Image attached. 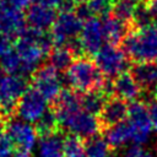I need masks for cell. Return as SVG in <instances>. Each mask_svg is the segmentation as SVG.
<instances>
[{
    "mask_svg": "<svg viewBox=\"0 0 157 157\" xmlns=\"http://www.w3.org/2000/svg\"><path fill=\"white\" fill-rule=\"evenodd\" d=\"M53 39L50 34L45 32H39L32 28H26V31L17 38L15 43V50L22 61V75H29L40 66L43 58L52 52Z\"/></svg>",
    "mask_w": 157,
    "mask_h": 157,
    "instance_id": "cell-1",
    "label": "cell"
},
{
    "mask_svg": "<svg viewBox=\"0 0 157 157\" xmlns=\"http://www.w3.org/2000/svg\"><path fill=\"white\" fill-rule=\"evenodd\" d=\"M65 77L70 87L78 93L101 91L107 78L94 63V59H91L87 55L76 58L66 70Z\"/></svg>",
    "mask_w": 157,
    "mask_h": 157,
    "instance_id": "cell-2",
    "label": "cell"
},
{
    "mask_svg": "<svg viewBox=\"0 0 157 157\" xmlns=\"http://www.w3.org/2000/svg\"><path fill=\"white\" fill-rule=\"evenodd\" d=\"M132 63L151 61L157 58V23L144 29H132L121 43Z\"/></svg>",
    "mask_w": 157,
    "mask_h": 157,
    "instance_id": "cell-3",
    "label": "cell"
},
{
    "mask_svg": "<svg viewBox=\"0 0 157 157\" xmlns=\"http://www.w3.org/2000/svg\"><path fill=\"white\" fill-rule=\"evenodd\" d=\"M94 63L107 77H115L130 69V59L119 45L104 44L94 55Z\"/></svg>",
    "mask_w": 157,
    "mask_h": 157,
    "instance_id": "cell-4",
    "label": "cell"
},
{
    "mask_svg": "<svg viewBox=\"0 0 157 157\" xmlns=\"http://www.w3.org/2000/svg\"><path fill=\"white\" fill-rule=\"evenodd\" d=\"M83 21L75 11H60L52 27L50 37L56 47L67 45L80 37Z\"/></svg>",
    "mask_w": 157,
    "mask_h": 157,
    "instance_id": "cell-5",
    "label": "cell"
},
{
    "mask_svg": "<svg viewBox=\"0 0 157 157\" xmlns=\"http://www.w3.org/2000/svg\"><path fill=\"white\" fill-rule=\"evenodd\" d=\"M28 81L22 75H2L0 78V107L5 114L16 112V105L28 91Z\"/></svg>",
    "mask_w": 157,
    "mask_h": 157,
    "instance_id": "cell-6",
    "label": "cell"
},
{
    "mask_svg": "<svg viewBox=\"0 0 157 157\" xmlns=\"http://www.w3.org/2000/svg\"><path fill=\"white\" fill-rule=\"evenodd\" d=\"M32 85L48 102L54 103L63 91L58 70L50 64L40 65L32 75Z\"/></svg>",
    "mask_w": 157,
    "mask_h": 157,
    "instance_id": "cell-7",
    "label": "cell"
},
{
    "mask_svg": "<svg viewBox=\"0 0 157 157\" xmlns=\"http://www.w3.org/2000/svg\"><path fill=\"white\" fill-rule=\"evenodd\" d=\"M128 121L132 128V141L137 145L146 141L151 130L153 129L148 103L144 99L134 101L129 104V115Z\"/></svg>",
    "mask_w": 157,
    "mask_h": 157,
    "instance_id": "cell-8",
    "label": "cell"
},
{
    "mask_svg": "<svg viewBox=\"0 0 157 157\" xmlns=\"http://www.w3.org/2000/svg\"><path fill=\"white\" fill-rule=\"evenodd\" d=\"M47 105L48 101L32 87L28 88V91L18 101L15 113L21 120L27 121L29 124H36L48 110Z\"/></svg>",
    "mask_w": 157,
    "mask_h": 157,
    "instance_id": "cell-9",
    "label": "cell"
},
{
    "mask_svg": "<svg viewBox=\"0 0 157 157\" xmlns=\"http://www.w3.org/2000/svg\"><path fill=\"white\" fill-rule=\"evenodd\" d=\"M78 39L85 55H96L105 42L102 21L98 17H91L85 21Z\"/></svg>",
    "mask_w": 157,
    "mask_h": 157,
    "instance_id": "cell-10",
    "label": "cell"
},
{
    "mask_svg": "<svg viewBox=\"0 0 157 157\" xmlns=\"http://www.w3.org/2000/svg\"><path fill=\"white\" fill-rule=\"evenodd\" d=\"M129 115V104L126 101L113 96L108 98L98 114V121L102 129V134H104L108 129L124 123Z\"/></svg>",
    "mask_w": 157,
    "mask_h": 157,
    "instance_id": "cell-11",
    "label": "cell"
},
{
    "mask_svg": "<svg viewBox=\"0 0 157 157\" xmlns=\"http://www.w3.org/2000/svg\"><path fill=\"white\" fill-rule=\"evenodd\" d=\"M6 135L11 139L15 148L33 151L38 134L34 125L21 119H10L6 123Z\"/></svg>",
    "mask_w": 157,
    "mask_h": 157,
    "instance_id": "cell-12",
    "label": "cell"
},
{
    "mask_svg": "<svg viewBox=\"0 0 157 157\" xmlns=\"http://www.w3.org/2000/svg\"><path fill=\"white\" fill-rule=\"evenodd\" d=\"M63 128H66L71 134L78 135L85 140L102 135V129L98 118L83 110H80L74 117H71L63 125Z\"/></svg>",
    "mask_w": 157,
    "mask_h": 157,
    "instance_id": "cell-13",
    "label": "cell"
},
{
    "mask_svg": "<svg viewBox=\"0 0 157 157\" xmlns=\"http://www.w3.org/2000/svg\"><path fill=\"white\" fill-rule=\"evenodd\" d=\"M26 31V17L12 6H7L0 13V33L10 37H20Z\"/></svg>",
    "mask_w": 157,
    "mask_h": 157,
    "instance_id": "cell-14",
    "label": "cell"
},
{
    "mask_svg": "<svg viewBox=\"0 0 157 157\" xmlns=\"http://www.w3.org/2000/svg\"><path fill=\"white\" fill-rule=\"evenodd\" d=\"M56 13L54 9L45 7L38 4L31 5L26 13V22L29 26V28L39 31V32H47L49 28L52 29L55 20Z\"/></svg>",
    "mask_w": 157,
    "mask_h": 157,
    "instance_id": "cell-15",
    "label": "cell"
},
{
    "mask_svg": "<svg viewBox=\"0 0 157 157\" xmlns=\"http://www.w3.org/2000/svg\"><path fill=\"white\" fill-rule=\"evenodd\" d=\"M102 25H103L105 40L108 42V44H113V45L121 44L125 37L134 29L131 23L125 22L112 13L103 17Z\"/></svg>",
    "mask_w": 157,
    "mask_h": 157,
    "instance_id": "cell-16",
    "label": "cell"
},
{
    "mask_svg": "<svg viewBox=\"0 0 157 157\" xmlns=\"http://www.w3.org/2000/svg\"><path fill=\"white\" fill-rule=\"evenodd\" d=\"M129 71L141 90L148 91L157 87V61L132 63Z\"/></svg>",
    "mask_w": 157,
    "mask_h": 157,
    "instance_id": "cell-17",
    "label": "cell"
},
{
    "mask_svg": "<svg viewBox=\"0 0 157 157\" xmlns=\"http://www.w3.org/2000/svg\"><path fill=\"white\" fill-rule=\"evenodd\" d=\"M114 83V96L126 101V102H134L137 101V98L141 94V87L137 85L130 71H125L113 78Z\"/></svg>",
    "mask_w": 157,
    "mask_h": 157,
    "instance_id": "cell-18",
    "label": "cell"
},
{
    "mask_svg": "<svg viewBox=\"0 0 157 157\" xmlns=\"http://www.w3.org/2000/svg\"><path fill=\"white\" fill-rule=\"evenodd\" d=\"M132 128L130 125V123L126 120L124 123H120L110 129H108L104 132L105 136V141L107 144L113 148H118L120 146H123L124 144H126L128 141H132Z\"/></svg>",
    "mask_w": 157,
    "mask_h": 157,
    "instance_id": "cell-19",
    "label": "cell"
},
{
    "mask_svg": "<svg viewBox=\"0 0 157 157\" xmlns=\"http://www.w3.org/2000/svg\"><path fill=\"white\" fill-rule=\"evenodd\" d=\"M39 157H64V139L59 134L42 137L38 145Z\"/></svg>",
    "mask_w": 157,
    "mask_h": 157,
    "instance_id": "cell-20",
    "label": "cell"
},
{
    "mask_svg": "<svg viewBox=\"0 0 157 157\" xmlns=\"http://www.w3.org/2000/svg\"><path fill=\"white\" fill-rule=\"evenodd\" d=\"M75 59H76L75 54L66 45L55 47L49 53V64L53 67H55L58 71H66L75 61Z\"/></svg>",
    "mask_w": 157,
    "mask_h": 157,
    "instance_id": "cell-21",
    "label": "cell"
},
{
    "mask_svg": "<svg viewBox=\"0 0 157 157\" xmlns=\"http://www.w3.org/2000/svg\"><path fill=\"white\" fill-rule=\"evenodd\" d=\"M38 137H47L60 132L61 125L56 118V114L53 109H48L45 114L34 124Z\"/></svg>",
    "mask_w": 157,
    "mask_h": 157,
    "instance_id": "cell-22",
    "label": "cell"
},
{
    "mask_svg": "<svg viewBox=\"0 0 157 157\" xmlns=\"http://www.w3.org/2000/svg\"><path fill=\"white\" fill-rule=\"evenodd\" d=\"M108 98L99 91H91L81 93V108L83 112L98 117L105 101Z\"/></svg>",
    "mask_w": 157,
    "mask_h": 157,
    "instance_id": "cell-23",
    "label": "cell"
},
{
    "mask_svg": "<svg viewBox=\"0 0 157 157\" xmlns=\"http://www.w3.org/2000/svg\"><path fill=\"white\" fill-rule=\"evenodd\" d=\"M0 69L6 75H22V61L15 48L11 47L0 54Z\"/></svg>",
    "mask_w": 157,
    "mask_h": 157,
    "instance_id": "cell-24",
    "label": "cell"
},
{
    "mask_svg": "<svg viewBox=\"0 0 157 157\" xmlns=\"http://www.w3.org/2000/svg\"><path fill=\"white\" fill-rule=\"evenodd\" d=\"M86 140L75 134L64 136V157H85Z\"/></svg>",
    "mask_w": 157,
    "mask_h": 157,
    "instance_id": "cell-25",
    "label": "cell"
},
{
    "mask_svg": "<svg viewBox=\"0 0 157 157\" xmlns=\"http://www.w3.org/2000/svg\"><path fill=\"white\" fill-rule=\"evenodd\" d=\"M153 20L155 18H153L152 13L150 12V10L147 9L145 2H141V4L136 5L134 17H132V21H131V25H132L134 29H144L146 27H150L155 23Z\"/></svg>",
    "mask_w": 157,
    "mask_h": 157,
    "instance_id": "cell-26",
    "label": "cell"
},
{
    "mask_svg": "<svg viewBox=\"0 0 157 157\" xmlns=\"http://www.w3.org/2000/svg\"><path fill=\"white\" fill-rule=\"evenodd\" d=\"M136 9V4L130 1V0H118L113 4L112 7V15H114L115 17L131 23L132 17H134V12Z\"/></svg>",
    "mask_w": 157,
    "mask_h": 157,
    "instance_id": "cell-27",
    "label": "cell"
},
{
    "mask_svg": "<svg viewBox=\"0 0 157 157\" xmlns=\"http://www.w3.org/2000/svg\"><path fill=\"white\" fill-rule=\"evenodd\" d=\"M113 4L112 0H87L86 2L92 17H105L112 12Z\"/></svg>",
    "mask_w": 157,
    "mask_h": 157,
    "instance_id": "cell-28",
    "label": "cell"
},
{
    "mask_svg": "<svg viewBox=\"0 0 157 157\" xmlns=\"http://www.w3.org/2000/svg\"><path fill=\"white\" fill-rule=\"evenodd\" d=\"M15 145L7 135L0 136V157H13Z\"/></svg>",
    "mask_w": 157,
    "mask_h": 157,
    "instance_id": "cell-29",
    "label": "cell"
},
{
    "mask_svg": "<svg viewBox=\"0 0 157 157\" xmlns=\"http://www.w3.org/2000/svg\"><path fill=\"white\" fill-rule=\"evenodd\" d=\"M123 157H153L148 151H146L145 148H142L141 146L136 145L131 148H129Z\"/></svg>",
    "mask_w": 157,
    "mask_h": 157,
    "instance_id": "cell-30",
    "label": "cell"
},
{
    "mask_svg": "<svg viewBox=\"0 0 157 157\" xmlns=\"http://www.w3.org/2000/svg\"><path fill=\"white\" fill-rule=\"evenodd\" d=\"M148 109H150V117H151L152 126L155 130H157V101L156 99L148 104Z\"/></svg>",
    "mask_w": 157,
    "mask_h": 157,
    "instance_id": "cell-31",
    "label": "cell"
},
{
    "mask_svg": "<svg viewBox=\"0 0 157 157\" xmlns=\"http://www.w3.org/2000/svg\"><path fill=\"white\" fill-rule=\"evenodd\" d=\"M36 4L45 6V7H50V9H55V7H60L63 0H34Z\"/></svg>",
    "mask_w": 157,
    "mask_h": 157,
    "instance_id": "cell-32",
    "label": "cell"
},
{
    "mask_svg": "<svg viewBox=\"0 0 157 157\" xmlns=\"http://www.w3.org/2000/svg\"><path fill=\"white\" fill-rule=\"evenodd\" d=\"M7 1H9L10 6H12L17 10H22V9L27 7L32 0H7Z\"/></svg>",
    "mask_w": 157,
    "mask_h": 157,
    "instance_id": "cell-33",
    "label": "cell"
},
{
    "mask_svg": "<svg viewBox=\"0 0 157 157\" xmlns=\"http://www.w3.org/2000/svg\"><path fill=\"white\" fill-rule=\"evenodd\" d=\"M145 4L150 10V12L152 13L153 18H157V0H146Z\"/></svg>",
    "mask_w": 157,
    "mask_h": 157,
    "instance_id": "cell-34",
    "label": "cell"
},
{
    "mask_svg": "<svg viewBox=\"0 0 157 157\" xmlns=\"http://www.w3.org/2000/svg\"><path fill=\"white\" fill-rule=\"evenodd\" d=\"M6 129V123L4 121V119L2 118H0V136L2 135V131Z\"/></svg>",
    "mask_w": 157,
    "mask_h": 157,
    "instance_id": "cell-35",
    "label": "cell"
},
{
    "mask_svg": "<svg viewBox=\"0 0 157 157\" xmlns=\"http://www.w3.org/2000/svg\"><path fill=\"white\" fill-rule=\"evenodd\" d=\"M5 7H6V4H5V1L0 0V13H1V11H2Z\"/></svg>",
    "mask_w": 157,
    "mask_h": 157,
    "instance_id": "cell-36",
    "label": "cell"
},
{
    "mask_svg": "<svg viewBox=\"0 0 157 157\" xmlns=\"http://www.w3.org/2000/svg\"><path fill=\"white\" fill-rule=\"evenodd\" d=\"M76 5H80V4H85V2H87V0H72Z\"/></svg>",
    "mask_w": 157,
    "mask_h": 157,
    "instance_id": "cell-37",
    "label": "cell"
},
{
    "mask_svg": "<svg viewBox=\"0 0 157 157\" xmlns=\"http://www.w3.org/2000/svg\"><path fill=\"white\" fill-rule=\"evenodd\" d=\"M153 97H155V99L157 101V87L153 90Z\"/></svg>",
    "mask_w": 157,
    "mask_h": 157,
    "instance_id": "cell-38",
    "label": "cell"
},
{
    "mask_svg": "<svg viewBox=\"0 0 157 157\" xmlns=\"http://www.w3.org/2000/svg\"><path fill=\"white\" fill-rule=\"evenodd\" d=\"M130 1H132V2H142V1H145V0H130Z\"/></svg>",
    "mask_w": 157,
    "mask_h": 157,
    "instance_id": "cell-39",
    "label": "cell"
},
{
    "mask_svg": "<svg viewBox=\"0 0 157 157\" xmlns=\"http://www.w3.org/2000/svg\"><path fill=\"white\" fill-rule=\"evenodd\" d=\"M1 77H2V70L0 69V78H1Z\"/></svg>",
    "mask_w": 157,
    "mask_h": 157,
    "instance_id": "cell-40",
    "label": "cell"
},
{
    "mask_svg": "<svg viewBox=\"0 0 157 157\" xmlns=\"http://www.w3.org/2000/svg\"><path fill=\"white\" fill-rule=\"evenodd\" d=\"M2 1H7V0H2Z\"/></svg>",
    "mask_w": 157,
    "mask_h": 157,
    "instance_id": "cell-41",
    "label": "cell"
},
{
    "mask_svg": "<svg viewBox=\"0 0 157 157\" xmlns=\"http://www.w3.org/2000/svg\"><path fill=\"white\" fill-rule=\"evenodd\" d=\"M0 110H1V107H0Z\"/></svg>",
    "mask_w": 157,
    "mask_h": 157,
    "instance_id": "cell-42",
    "label": "cell"
}]
</instances>
